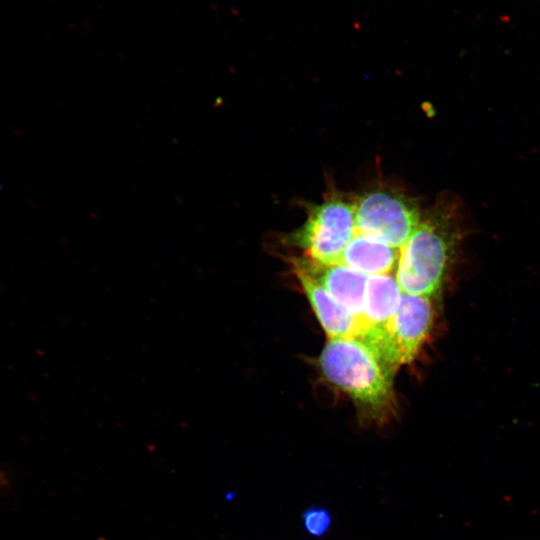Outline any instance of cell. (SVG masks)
Instances as JSON below:
<instances>
[{
	"label": "cell",
	"mask_w": 540,
	"mask_h": 540,
	"mask_svg": "<svg viewBox=\"0 0 540 540\" xmlns=\"http://www.w3.org/2000/svg\"><path fill=\"white\" fill-rule=\"evenodd\" d=\"M463 237L460 205L441 197L428 210L400 248L395 278L402 292L436 297Z\"/></svg>",
	"instance_id": "cell-1"
},
{
	"label": "cell",
	"mask_w": 540,
	"mask_h": 540,
	"mask_svg": "<svg viewBox=\"0 0 540 540\" xmlns=\"http://www.w3.org/2000/svg\"><path fill=\"white\" fill-rule=\"evenodd\" d=\"M318 366L325 379L348 395L366 419L382 423L394 414L392 376L360 340L328 339Z\"/></svg>",
	"instance_id": "cell-2"
},
{
	"label": "cell",
	"mask_w": 540,
	"mask_h": 540,
	"mask_svg": "<svg viewBox=\"0 0 540 540\" xmlns=\"http://www.w3.org/2000/svg\"><path fill=\"white\" fill-rule=\"evenodd\" d=\"M354 234L353 202L332 196L309 206L304 223L285 239L313 262L336 264Z\"/></svg>",
	"instance_id": "cell-3"
},
{
	"label": "cell",
	"mask_w": 540,
	"mask_h": 540,
	"mask_svg": "<svg viewBox=\"0 0 540 540\" xmlns=\"http://www.w3.org/2000/svg\"><path fill=\"white\" fill-rule=\"evenodd\" d=\"M353 206L357 232L399 249L422 215L418 204L410 197L388 188L364 192L353 201Z\"/></svg>",
	"instance_id": "cell-4"
},
{
	"label": "cell",
	"mask_w": 540,
	"mask_h": 540,
	"mask_svg": "<svg viewBox=\"0 0 540 540\" xmlns=\"http://www.w3.org/2000/svg\"><path fill=\"white\" fill-rule=\"evenodd\" d=\"M434 318L433 297L402 292L400 305L384 334L369 348L391 376L418 355Z\"/></svg>",
	"instance_id": "cell-5"
},
{
	"label": "cell",
	"mask_w": 540,
	"mask_h": 540,
	"mask_svg": "<svg viewBox=\"0 0 540 540\" xmlns=\"http://www.w3.org/2000/svg\"><path fill=\"white\" fill-rule=\"evenodd\" d=\"M291 268L328 339H360L362 323L344 309L303 267L290 259Z\"/></svg>",
	"instance_id": "cell-6"
},
{
	"label": "cell",
	"mask_w": 540,
	"mask_h": 540,
	"mask_svg": "<svg viewBox=\"0 0 540 540\" xmlns=\"http://www.w3.org/2000/svg\"><path fill=\"white\" fill-rule=\"evenodd\" d=\"M401 296L402 291L393 273L368 276L361 319L363 332L359 339L368 348L384 334L400 305Z\"/></svg>",
	"instance_id": "cell-7"
},
{
	"label": "cell",
	"mask_w": 540,
	"mask_h": 540,
	"mask_svg": "<svg viewBox=\"0 0 540 540\" xmlns=\"http://www.w3.org/2000/svg\"><path fill=\"white\" fill-rule=\"evenodd\" d=\"M291 259L310 273L344 309L361 322L368 275L340 263L320 264L303 256Z\"/></svg>",
	"instance_id": "cell-8"
},
{
	"label": "cell",
	"mask_w": 540,
	"mask_h": 540,
	"mask_svg": "<svg viewBox=\"0 0 540 540\" xmlns=\"http://www.w3.org/2000/svg\"><path fill=\"white\" fill-rule=\"evenodd\" d=\"M399 253V248L370 239L355 228L338 263L368 276L391 274L396 269Z\"/></svg>",
	"instance_id": "cell-9"
},
{
	"label": "cell",
	"mask_w": 540,
	"mask_h": 540,
	"mask_svg": "<svg viewBox=\"0 0 540 540\" xmlns=\"http://www.w3.org/2000/svg\"><path fill=\"white\" fill-rule=\"evenodd\" d=\"M303 523L310 534L321 536L329 528L331 517L324 508H311L304 513Z\"/></svg>",
	"instance_id": "cell-10"
},
{
	"label": "cell",
	"mask_w": 540,
	"mask_h": 540,
	"mask_svg": "<svg viewBox=\"0 0 540 540\" xmlns=\"http://www.w3.org/2000/svg\"><path fill=\"white\" fill-rule=\"evenodd\" d=\"M7 483L6 476L3 472L0 471V489L3 488Z\"/></svg>",
	"instance_id": "cell-11"
}]
</instances>
